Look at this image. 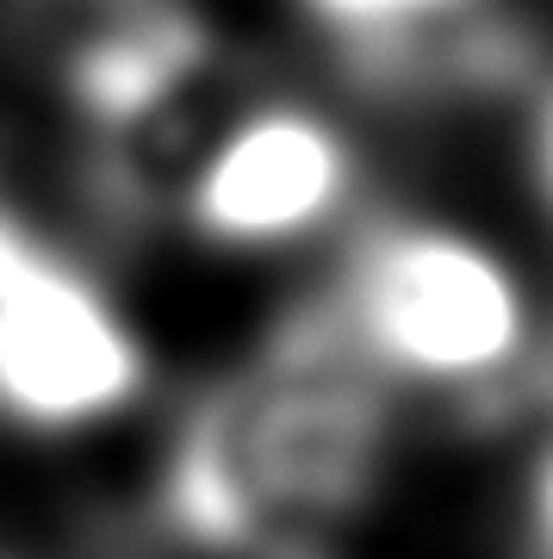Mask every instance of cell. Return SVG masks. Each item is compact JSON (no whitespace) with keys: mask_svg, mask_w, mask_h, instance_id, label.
Wrapping results in <instances>:
<instances>
[{"mask_svg":"<svg viewBox=\"0 0 553 559\" xmlns=\"http://www.w3.org/2000/svg\"><path fill=\"white\" fill-rule=\"evenodd\" d=\"M0 559H13V554H0Z\"/></svg>","mask_w":553,"mask_h":559,"instance_id":"cell-9","label":"cell"},{"mask_svg":"<svg viewBox=\"0 0 553 559\" xmlns=\"http://www.w3.org/2000/svg\"><path fill=\"white\" fill-rule=\"evenodd\" d=\"M529 454H522V485H516V528H522V559H553V367L548 385L534 399L529 423Z\"/></svg>","mask_w":553,"mask_h":559,"instance_id":"cell-7","label":"cell"},{"mask_svg":"<svg viewBox=\"0 0 553 559\" xmlns=\"http://www.w3.org/2000/svg\"><path fill=\"white\" fill-rule=\"evenodd\" d=\"M349 355L404 411L460 429H522L553 367V323L510 242L455 212L374 205L317 280Z\"/></svg>","mask_w":553,"mask_h":559,"instance_id":"cell-2","label":"cell"},{"mask_svg":"<svg viewBox=\"0 0 553 559\" xmlns=\"http://www.w3.org/2000/svg\"><path fill=\"white\" fill-rule=\"evenodd\" d=\"M249 87V57L205 0H87L50 57V106L81 193L119 230L168 218Z\"/></svg>","mask_w":553,"mask_h":559,"instance_id":"cell-3","label":"cell"},{"mask_svg":"<svg viewBox=\"0 0 553 559\" xmlns=\"http://www.w3.org/2000/svg\"><path fill=\"white\" fill-rule=\"evenodd\" d=\"M298 32L379 106L529 100L541 62L510 0H286Z\"/></svg>","mask_w":553,"mask_h":559,"instance_id":"cell-6","label":"cell"},{"mask_svg":"<svg viewBox=\"0 0 553 559\" xmlns=\"http://www.w3.org/2000/svg\"><path fill=\"white\" fill-rule=\"evenodd\" d=\"M522 187L553 237V75H541L522 100Z\"/></svg>","mask_w":553,"mask_h":559,"instance_id":"cell-8","label":"cell"},{"mask_svg":"<svg viewBox=\"0 0 553 559\" xmlns=\"http://www.w3.org/2000/svg\"><path fill=\"white\" fill-rule=\"evenodd\" d=\"M367 138L337 100L256 81L187 168L162 230L217 261L311 255L367 218Z\"/></svg>","mask_w":553,"mask_h":559,"instance_id":"cell-5","label":"cell"},{"mask_svg":"<svg viewBox=\"0 0 553 559\" xmlns=\"http://www.w3.org/2000/svg\"><path fill=\"white\" fill-rule=\"evenodd\" d=\"M156 342L87 249L0 193V429L94 441L156 399Z\"/></svg>","mask_w":553,"mask_h":559,"instance_id":"cell-4","label":"cell"},{"mask_svg":"<svg viewBox=\"0 0 553 559\" xmlns=\"http://www.w3.org/2000/svg\"><path fill=\"white\" fill-rule=\"evenodd\" d=\"M398 436L404 404L311 293L175 404L150 528L187 559H323L379 503Z\"/></svg>","mask_w":553,"mask_h":559,"instance_id":"cell-1","label":"cell"}]
</instances>
